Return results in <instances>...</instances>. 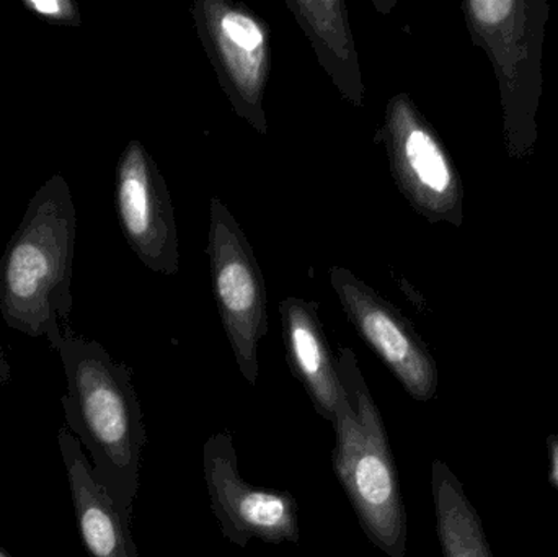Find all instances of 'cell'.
<instances>
[{
	"mask_svg": "<svg viewBox=\"0 0 558 557\" xmlns=\"http://www.w3.org/2000/svg\"><path fill=\"white\" fill-rule=\"evenodd\" d=\"M58 353L68 383L61 398L65 425L90 453L95 480L131 520L147 441L133 370L97 340L71 332Z\"/></svg>",
	"mask_w": 558,
	"mask_h": 557,
	"instance_id": "cell-1",
	"label": "cell"
},
{
	"mask_svg": "<svg viewBox=\"0 0 558 557\" xmlns=\"http://www.w3.org/2000/svg\"><path fill=\"white\" fill-rule=\"evenodd\" d=\"M77 209L68 180L56 173L26 205L0 258V314L10 329L45 337L58 352L61 323L72 313Z\"/></svg>",
	"mask_w": 558,
	"mask_h": 557,
	"instance_id": "cell-2",
	"label": "cell"
},
{
	"mask_svg": "<svg viewBox=\"0 0 558 557\" xmlns=\"http://www.w3.org/2000/svg\"><path fill=\"white\" fill-rule=\"evenodd\" d=\"M344 402L333 421V470L367 540L389 557L407 553V513L399 471L383 415L364 382L356 353L337 356Z\"/></svg>",
	"mask_w": 558,
	"mask_h": 557,
	"instance_id": "cell-3",
	"label": "cell"
},
{
	"mask_svg": "<svg viewBox=\"0 0 558 557\" xmlns=\"http://www.w3.org/2000/svg\"><path fill=\"white\" fill-rule=\"evenodd\" d=\"M213 293L248 385H257L258 346L268 332V296L264 271L244 229L221 199L209 202L208 249Z\"/></svg>",
	"mask_w": 558,
	"mask_h": 557,
	"instance_id": "cell-4",
	"label": "cell"
},
{
	"mask_svg": "<svg viewBox=\"0 0 558 557\" xmlns=\"http://www.w3.org/2000/svg\"><path fill=\"white\" fill-rule=\"evenodd\" d=\"M196 33L239 118L267 134L265 92L271 69L270 26L254 10L232 0H195Z\"/></svg>",
	"mask_w": 558,
	"mask_h": 557,
	"instance_id": "cell-5",
	"label": "cell"
},
{
	"mask_svg": "<svg viewBox=\"0 0 558 557\" xmlns=\"http://www.w3.org/2000/svg\"><path fill=\"white\" fill-rule=\"evenodd\" d=\"M203 474L222 535L245 548L252 540L299 543L298 500L284 491L251 486L239 473L231 432L211 435L203 447Z\"/></svg>",
	"mask_w": 558,
	"mask_h": 557,
	"instance_id": "cell-6",
	"label": "cell"
},
{
	"mask_svg": "<svg viewBox=\"0 0 558 557\" xmlns=\"http://www.w3.org/2000/svg\"><path fill=\"white\" fill-rule=\"evenodd\" d=\"M114 205L121 231L149 270H180L179 231L166 179L141 141L126 144L117 166Z\"/></svg>",
	"mask_w": 558,
	"mask_h": 557,
	"instance_id": "cell-7",
	"label": "cell"
},
{
	"mask_svg": "<svg viewBox=\"0 0 558 557\" xmlns=\"http://www.w3.org/2000/svg\"><path fill=\"white\" fill-rule=\"evenodd\" d=\"M330 283L348 320L403 389L416 401L435 398V362L402 313L348 268L331 267Z\"/></svg>",
	"mask_w": 558,
	"mask_h": 557,
	"instance_id": "cell-8",
	"label": "cell"
},
{
	"mask_svg": "<svg viewBox=\"0 0 558 557\" xmlns=\"http://www.w3.org/2000/svg\"><path fill=\"white\" fill-rule=\"evenodd\" d=\"M380 137L400 192L418 211L445 215L454 199V173L409 95H393L387 101Z\"/></svg>",
	"mask_w": 558,
	"mask_h": 557,
	"instance_id": "cell-9",
	"label": "cell"
},
{
	"mask_svg": "<svg viewBox=\"0 0 558 557\" xmlns=\"http://www.w3.org/2000/svg\"><path fill=\"white\" fill-rule=\"evenodd\" d=\"M282 343L292 375L299 379L315 411L333 424L344 402L337 356L331 353L318 317V304L288 296L279 304Z\"/></svg>",
	"mask_w": 558,
	"mask_h": 557,
	"instance_id": "cell-10",
	"label": "cell"
},
{
	"mask_svg": "<svg viewBox=\"0 0 558 557\" xmlns=\"http://www.w3.org/2000/svg\"><path fill=\"white\" fill-rule=\"evenodd\" d=\"M58 444L71 489L78 535L88 555L140 557L136 543L131 536V520L124 517L104 486L95 480L94 470L82 451L81 441L68 427H61L58 432Z\"/></svg>",
	"mask_w": 558,
	"mask_h": 557,
	"instance_id": "cell-11",
	"label": "cell"
},
{
	"mask_svg": "<svg viewBox=\"0 0 558 557\" xmlns=\"http://www.w3.org/2000/svg\"><path fill=\"white\" fill-rule=\"evenodd\" d=\"M298 25L307 36L318 62L344 100L363 107L366 88L347 3L341 0H286Z\"/></svg>",
	"mask_w": 558,
	"mask_h": 557,
	"instance_id": "cell-12",
	"label": "cell"
},
{
	"mask_svg": "<svg viewBox=\"0 0 558 557\" xmlns=\"http://www.w3.org/2000/svg\"><path fill=\"white\" fill-rule=\"evenodd\" d=\"M432 491L442 557H494L484 526L448 464L433 461Z\"/></svg>",
	"mask_w": 558,
	"mask_h": 557,
	"instance_id": "cell-13",
	"label": "cell"
},
{
	"mask_svg": "<svg viewBox=\"0 0 558 557\" xmlns=\"http://www.w3.org/2000/svg\"><path fill=\"white\" fill-rule=\"evenodd\" d=\"M23 7L33 15L56 25L81 26V9L72 0H23Z\"/></svg>",
	"mask_w": 558,
	"mask_h": 557,
	"instance_id": "cell-14",
	"label": "cell"
},
{
	"mask_svg": "<svg viewBox=\"0 0 558 557\" xmlns=\"http://www.w3.org/2000/svg\"><path fill=\"white\" fill-rule=\"evenodd\" d=\"M513 7V2H505V0H497V2L477 0V2L469 3V9H471L474 19L484 23V25H492V23H498L507 19Z\"/></svg>",
	"mask_w": 558,
	"mask_h": 557,
	"instance_id": "cell-15",
	"label": "cell"
},
{
	"mask_svg": "<svg viewBox=\"0 0 558 557\" xmlns=\"http://www.w3.org/2000/svg\"><path fill=\"white\" fill-rule=\"evenodd\" d=\"M550 481L558 487V437L549 438Z\"/></svg>",
	"mask_w": 558,
	"mask_h": 557,
	"instance_id": "cell-16",
	"label": "cell"
},
{
	"mask_svg": "<svg viewBox=\"0 0 558 557\" xmlns=\"http://www.w3.org/2000/svg\"><path fill=\"white\" fill-rule=\"evenodd\" d=\"M12 379V366L7 360L5 352L0 347V388Z\"/></svg>",
	"mask_w": 558,
	"mask_h": 557,
	"instance_id": "cell-17",
	"label": "cell"
},
{
	"mask_svg": "<svg viewBox=\"0 0 558 557\" xmlns=\"http://www.w3.org/2000/svg\"><path fill=\"white\" fill-rule=\"evenodd\" d=\"M0 557H12L9 555V553L5 552V549L0 546Z\"/></svg>",
	"mask_w": 558,
	"mask_h": 557,
	"instance_id": "cell-18",
	"label": "cell"
}]
</instances>
